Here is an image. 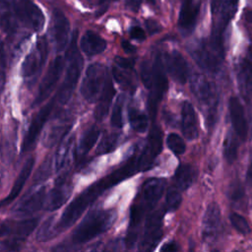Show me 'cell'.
Segmentation results:
<instances>
[{
	"mask_svg": "<svg viewBox=\"0 0 252 252\" xmlns=\"http://www.w3.org/2000/svg\"><path fill=\"white\" fill-rule=\"evenodd\" d=\"M181 191L177 189L175 186L169 188L166 192L165 203H164V211L173 212L177 210L181 204Z\"/></svg>",
	"mask_w": 252,
	"mask_h": 252,
	"instance_id": "cell-36",
	"label": "cell"
},
{
	"mask_svg": "<svg viewBox=\"0 0 252 252\" xmlns=\"http://www.w3.org/2000/svg\"><path fill=\"white\" fill-rule=\"evenodd\" d=\"M168 82L163 70L161 56L158 55L153 65V84L151 87V94L149 97V111L152 117H155L158 104L167 90Z\"/></svg>",
	"mask_w": 252,
	"mask_h": 252,
	"instance_id": "cell-9",
	"label": "cell"
},
{
	"mask_svg": "<svg viewBox=\"0 0 252 252\" xmlns=\"http://www.w3.org/2000/svg\"><path fill=\"white\" fill-rule=\"evenodd\" d=\"M141 80L147 89H151L153 84V66L148 61H144L141 66Z\"/></svg>",
	"mask_w": 252,
	"mask_h": 252,
	"instance_id": "cell-43",
	"label": "cell"
},
{
	"mask_svg": "<svg viewBox=\"0 0 252 252\" xmlns=\"http://www.w3.org/2000/svg\"><path fill=\"white\" fill-rule=\"evenodd\" d=\"M192 56L198 63V65L211 73L218 72L221 61L223 59L219 53H217L209 44V42H202L192 50Z\"/></svg>",
	"mask_w": 252,
	"mask_h": 252,
	"instance_id": "cell-18",
	"label": "cell"
},
{
	"mask_svg": "<svg viewBox=\"0 0 252 252\" xmlns=\"http://www.w3.org/2000/svg\"><path fill=\"white\" fill-rule=\"evenodd\" d=\"M18 21H21L27 28L39 32L45 23L44 15L41 9L32 0H13Z\"/></svg>",
	"mask_w": 252,
	"mask_h": 252,
	"instance_id": "cell-8",
	"label": "cell"
},
{
	"mask_svg": "<svg viewBox=\"0 0 252 252\" xmlns=\"http://www.w3.org/2000/svg\"><path fill=\"white\" fill-rule=\"evenodd\" d=\"M112 74H113L115 81L121 86V88H124L125 90H127L129 92L135 89L134 85L131 83L130 78L126 74H124L121 70H119L118 68H113Z\"/></svg>",
	"mask_w": 252,
	"mask_h": 252,
	"instance_id": "cell-42",
	"label": "cell"
},
{
	"mask_svg": "<svg viewBox=\"0 0 252 252\" xmlns=\"http://www.w3.org/2000/svg\"><path fill=\"white\" fill-rule=\"evenodd\" d=\"M72 192V185L68 173L61 174L55 181L53 189L48 194L46 210L52 212L58 210L69 198Z\"/></svg>",
	"mask_w": 252,
	"mask_h": 252,
	"instance_id": "cell-17",
	"label": "cell"
},
{
	"mask_svg": "<svg viewBox=\"0 0 252 252\" xmlns=\"http://www.w3.org/2000/svg\"><path fill=\"white\" fill-rule=\"evenodd\" d=\"M51 172V159L50 158H46L44 160V162L40 165V167L38 168L35 177L33 179V184L34 185H38L41 182H43L46 178L49 177Z\"/></svg>",
	"mask_w": 252,
	"mask_h": 252,
	"instance_id": "cell-41",
	"label": "cell"
},
{
	"mask_svg": "<svg viewBox=\"0 0 252 252\" xmlns=\"http://www.w3.org/2000/svg\"><path fill=\"white\" fill-rule=\"evenodd\" d=\"M9 233H11V227L4 222H0V236H5Z\"/></svg>",
	"mask_w": 252,
	"mask_h": 252,
	"instance_id": "cell-52",
	"label": "cell"
},
{
	"mask_svg": "<svg viewBox=\"0 0 252 252\" xmlns=\"http://www.w3.org/2000/svg\"><path fill=\"white\" fill-rule=\"evenodd\" d=\"M122 109H123V97L122 95L118 96V98L115 101V104L112 109L110 122L113 127L121 128L123 125V115H122Z\"/></svg>",
	"mask_w": 252,
	"mask_h": 252,
	"instance_id": "cell-39",
	"label": "cell"
},
{
	"mask_svg": "<svg viewBox=\"0 0 252 252\" xmlns=\"http://www.w3.org/2000/svg\"><path fill=\"white\" fill-rule=\"evenodd\" d=\"M145 25H146V28H147L148 32H149L151 34L157 33V32H158L161 30L160 25H159L156 20H153V19H148V20H146V21H145Z\"/></svg>",
	"mask_w": 252,
	"mask_h": 252,
	"instance_id": "cell-47",
	"label": "cell"
},
{
	"mask_svg": "<svg viewBox=\"0 0 252 252\" xmlns=\"http://www.w3.org/2000/svg\"><path fill=\"white\" fill-rule=\"evenodd\" d=\"M164 210H158L148 217L143 236L140 241V250L151 251L162 237V217Z\"/></svg>",
	"mask_w": 252,
	"mask_h": 252,
	"instance_id": "cell-12",
	"label": "cell"
},
{
	"mask_svg": "<svg viewBox=\"0 0 252 252\" xmlns=\"http://www.w3.org/2000/svg\"><path fill=\"white\" fill-rule=\"evenodd\" d=\"M44 201L45 190L39 189L19 205V207L16 209V214L18 216H27L32 214L42 208Z\"/></svg>",
	"mask_w": 252,
	"mask_h": 252,
	"instance_id": "cell-29",
	"label": "cell"
},
{
	"mask_svg": "<svg viewBox=\"0 0 252 252\" xmlns=\"http://www.w3.org/2000/svg\"><path fill=\"white\" fill-rule=\"evenodd\" d=\"M105 79V67L98 62L91 64L86 70L81 85V94L83 97L89 102L95 101L103 88Z\"/></svg>",
	"mask_w": 252,
	"mask_h": 252,
	"instance_id": "cell-7",
	"label": "cell"
},
{
	"mask_svg": "<svg viewBox=\"0 0 252 252\" xmlns=\"http://www.w3.org/2000/svg\"><path fill=\"white\" fill-rule=\"evenodd\" d=\"M162 149V132L157 126H153L144 151L137 158V170L145 171L152 167L155 159Z\"/></svg>",
	"mask_w": 252,
	"mask_h": 252,
	"instance_id": "cell-10",
	"label": "cell"
},
{
	"mask_svg": "<svg viewBox=\"0 0 252 252\" xmlns=\"http://www.w3.org/2000/svg\"><path fill=\"white\" fill-rule=\"evenodd\" d=\"M191 92L202 106L206 124L212 128L218 114L219 96L216 85L202 74H194L190 83Z\"/></svg>",
	"mask_w": 252,
	"mask_h": 252,
	"instance_id": "cell-4",
	"label": "cell"
},
{
	"mask_svg": "<svg viewBox=\"0 0 252 252\" xmlns=\"http://www.w3.org/2000/svg\"><path fill=\"white\" fill-rule=\"evenodd\" d=\"M115 63L122 70H132L133 67H134L135 61L133 59H130V58L116 56L115 57Z\"/></svg>",
	"mask_w": 252,
	"mask_h": 252,
	"instance_id": "cell-46",
	"label": "cell"
},
{
	"mask_svg": "<svg viewBox=\"0 0 252 252\" xmlns=\"http://www.w3.org/2000/svg\"><path fill=\"white\" fill-rule=\"evenodd\" d=\"M117 141H118L117 134L111 133V134L104 135L96 148V153L98 155H104L112 152L117 145Z\"/></svg>",
	"mask_w": 252,
	"mask_h": 252,
	"instance_id": "cell-37",
	"label": "cell"
},
{
	"mask_svg": "<svg viewBox=\"0 0 252 252\" xmlns=\"http://www.w3.org/2000/svg\"><path fill=\"white\" fill-rule=\"evenodd\" d=\"M165 189V181L161 178L148 179L135 202L130 209V224L126 236L127 248H132L137 240L136 227L140 224L144 217L150 213L161 198Z\"/></svg>",
	"mask_w": 252,
	"mask_h": 252,
	"instance_id": "cell-2",
	"label": "cell"
},
{
	"mask_svg": "<svg viewBox=\"0 0 252 252\" xmlns=\"http://www.w3.org/2000/svg\"><path fill=\"white\" fill-rule=\"evenodd\" d=\"M98 136L99 130L95 127H92L84 133L77 149V156L79 158H83L92 150V148L96 143Z\"/></svg>",
	"mask_w": 252,
	"mask_h": 252,
	"instance_id": "cell-31",
	"label": "cell"
},
{
	"mask_svg": "<svg viewBox=\"0 0 252 252\" xmlns=\"http://www.w3.org/2000/svg\"><path fill=\"white\" fill-rule=\"evenodd\" d=\"M130 36L136 40H144L146 38V33L142 28L135 26L130 30Z\"/></svg>",
	"mask_w": 252,
	"mask_h": 252,
	"instance_id": "cell-48",
	"label": "cell"
},
{
	"mask_svg": "<svg viewBox=\"0 0 252 252\" xmlns=\"http://www.w3.org/2000/svg\"><path fill=\"white\" fill-rule=\"evenodd\" d=\"M88 1L90 4L94 6H102L107 2V0H88Z\"/></svg>",
	"mask_w": 252,
	"mask_h": 252,
	"instance_id": "cell-54",
	"label": "cell"
},
{
	"mask_svg": "<svg viewBox=\"0 0 252 252\" xmlns=\"http://www.w3.org/2000/svg\"><path fill=\"white\" fill-rule=\"evenodd\" d=\"M201 8L198 0H181V8L178 17V27L184 33H189L194 29Z\"/></svg>",
	"mask_w": 252,
	"mask_h": 252,
	"instance_id": "cell-19",
	"label": "cell"
},
{
	"mask_svg": "<svg viewBox=\"0 0 252 252\" xmlns=\"http://www.w3.org/2000/svg\"><path fill=\"white\" fill-rule=\"evenodd\" d=\"M47 51V41L42 36L37 40L34 49L27 55L23 62L22 71L24 77H32L41 69L46 60Z\"/></svg>",
	"mask_w": 252,
	"mask_h": 252,
	"instance_id": "cell-16",
	"label": "cell"
},
{
	"mask_svg": "<svg viewBox=\"0 0 252 252\" xmlns=\"http://www.w3.org/2000/svg\"><path fill=\"white\" fill-rule=\"evenodd\" d=\"M129 122L132 128L139 133H144L148 128V117L140 109L136 107H129L128 111Z\"/></svg>",
	"mask_w": 252,
	"mask_h": 252,
	"instance_id": "cell-32",
	"label": "cell"
},
{
	"mask_svg": "<svg viewBox=\"0 0 252 252\" xmlns=\"http://www.w3.org/2000/svg\"><path fill=\"white\" fill-rule=\"evenodd\" d=\"M23 239L18 237L13 239H7L4 241H0V251H15L19 250Z\"/></svg>",
	"mask_w": 252,
	"mask_h": 252,
	"instance_id": "cell-45",
	"label": "cell"
},
{
	"mask_svg": "<svg viewBox=\"0 0 252 252\" xmlns=\"http://www.w3.org/2000/svg\"><path fill=\"white\" fill-rule=\"evenodd\" d=\"M37 222H38L37 219H29V220H20V221L16 222V224L14 225V229H12V230L18 238L24 240L36 227Z\"/></svg>",
	"mask_w": 252,
	"mask_h": 252,
	"instance_id": "cell-34",
	"label": "cell"
},
{
	"mask_svg": "<svg viewBox=\"0 0 252 252\" xmlns=\"http://www.w3.org/2000/svg\"><path fill=\"white\" fill-rule=\"evenodd\" d=\"M238 0H212L214 25L209 44L220 55L224 56L223 33L236 13Z\"/></svg>",
	"mask_w": 252,
	"mask_h": 252,
	"instance_id": "cell-5",
	"label": "cell"
},
{
	"mask_svg": "<svg viewBox=\"0 0 252 252\" xmlns=\"http://www.w3.org/2000/svg\"><path fill=\"white\" fill-rule=\"evenodd\" d=\"M246 19L248 22H252V11L246 12Z\"/></svg>",
	"mask_w": 252,
	"mask_h": 252,
	"instance_id": "cell-55",
	"label": "cell"
},
{
	"mask_svg": "<svg viewBox=\"0 0 252 252\" xmlns=\"http://www.w3.org/2000/svg\"><path fill=\"white\" fill-rule=\"evenodd\" d=\"M6 70H7L6 52H5L4 44L0 38V92H2L6 83Z\"/></svg>",
	"mask_w": 252,
	"mask_h": 252,
	"instance_id": "cell-44",
	"label": "cell"
},
{
	"mask_svg": "<svg viewBox=\"0 0 252 252\" xmlns=\"http://www.w3.org/2000/svg\"><path fill=\"white\" fill-rule=\"evenodd\" d=\"M136 170L137 158L135 156H132L131 158H129L128 161L123 164V166L86 188L64 210L60 219L56 222L57 231L60 232L61 230H64L74 224L85 210L92 205L105 190L133 175Z\"/></svg>",
	"mask_w": 252,
	"mask_h": 252,
	"instance_id": "cell-1",
	"label": "cell"
},
{
	"mask_svg": "<svg viewBox=\"0 0 252 252\" xmlns=\"http://www.w3.org/2000/svg\"><path fill=\"white\" fill-rule=\"evenodd\" d=\"M126 6L133 12H137L141 6L142 0H125Z\"/></svg>",
	"mask_w": 252,
	"mask_h": 252,
	"instance_id": "cell-49",
	"label": "cell"
},
{
	"mask_svg": "<svg viewBox=\"0 0 252 252\" xmlns=\"http://www.w3.org/2000/svg\"><path fill=\"white\" fill-rule=\"evenodd\" d=\"M177 250H178V245L174 241L167 242L161 247V251L163 252H174Z\"/></svg>",
	"mask_w": 252,
	"mask_h": 252,
	"instance_id": "cell-50",
	"label": "cell"
},
{
	"mask_svg": "<svg viewBox=\"0 0 252 252\" xmlns=\"http://www.w3.org/2000/svg\"><path fill=\"white\" fill-rule=\"evenodd\" d=\"M237 84L242 97L247 103H252V61L243 58L236 72Z\"/></svg>",
	"mask_w": 252,
	"mask_h": 252,
	"instance_id": "cell-22",
	"label": "cell"
},
{
	"mask_svg": "<svg viewBox=\"0 0 252 252\" xmlns=\"http://www.w3.org/2000/svg\"><path fill=\"white\" fill-rule=\"evenodd\" d=\"M229 115L233 129L241 141H245L248 135V124L243 105L236 96H231L228 102Z\"/></svg>",
	"mask_w": 252,
	"mask_h": 252,
	"instance_id": "cell-21",
	"label": "cell"
},
{
	"mask_svg": "<svg viewBox=\"0 0 252 252\" xmlns=\"http://www.w3.org/2000/svg\"><path fill=\"white\" fill-rule=\"evenodd\" d=\"M238 143L235 137L228 132L223 140V157L228 163H232L237 158Z\"/></svg>",
	"mask_w": 252,
	"mask_h": 252,
	"instance_id": "cell-33",
	"label": "cell"
},
{
	"mask_svg": "<svg viewBox=\"0 0 252 252\" xmlns=\"http://www.w3.org/2000/svg\"><path fill=\"white\" fill-rule=\"evenodd\" d=\"M164 65L171 78L179 83L185 84L188 78V65L183 55L174 50L164 55Z\"/></svg>",
	"mask_w": 252,
	"mask_h": 252,
	"instance_id": "cell-20",
	"label": "cell"
},
{
	"mask_svg": "<svg viewBox=\"0 0 252 252\" xmlns=\"http://www.w3.org/2000/svg\"><path fill=\"white\" fill-rule=\"evenodd\" d=\"M195 170L190 164H180L174 174V186L180 191L186 190L194 181Z\"/></svg>",
	"mask_w": 252,
	"mask_h": 252,
	"instance_id": "cell-30",
	"label": "cell"
},
{
	"mask_svg": "<svg viewBox=\"0 0 252 252\" xmlns=\"http://www.w3.org/2000/svg\"><path fill=\"white\" fill-rule=\"evenodd\" d=\"M221 227L220 210L218 204L211 203L208 205L202 222V238L210 244L213 243L219 236Z\"/></svg>",
	"mask_w": 252,
	"mask_h": 252,
	"instance_id": "cell-15",
	"label": "cell"
},
{
	"mask_svg": "<svg viewBox=\"0 0 252 252\" xmlns=\"http://www.w3.org/2000/svg\"><path fill=\"white\" fill-rule=\"evenodd\" d=\"M115 214L109 210H94L89 213L74 229L71 238L75 244L86 243L108 230L113 224Z\"/></svg>",
	"mask_w": 252,
	"mask_h": 252,
	"instance_id": "cell-3",
	"label": "cell"
},
{
	"mask_svg": "<svg viewBox=\"0 0 252 252\" xmlns=\"http://www.w3.org/2000/svg\"><path fill=\"white\" fill-rule=\"evenodd\" d=\"M64 64H65V61L62 56H56L52 60V62L50 63V65L47 69L46 74L44 75L43 79L41 80V82L39 84L36 97L32 103L33 106L38 105L39 103L43 102L50 95V94L54 90V88L62 74Z\"/></svg>",
	"mask_w": 252,
	"mask_h": 252,
	"instance_id": "cell-11",
	"label": "cell"
},
{
	"mask_svg": "<svg viewBox=\"0 0 252 252\" xmlns=\"http://www.w3.org/2000/svg\"><path fill=\"white\" fill-rule=\"evenodd\" d=\"M80 47L85 54L94 56L105 50L106 41L96 32L87 31L80 40Z\"/></svg>",
	"mask_w": 252,
	"mask_h": 252,
	"instance_id": "cell-26",
	"label": "cell"
},
{
	"mask_svg": "<svg viewBox=\"0 0 252 252\" xmlns=\"http://www.w3.org/2000/svg\"><path fill=\"white\" fill-rule=\"evenodd\" d=\"M112 1H116V0H112Z\"/></svg>",
	"mask_w": 252,
	"mask_h": 252,
	"instance_id": "cell-57",
	"label": "cell"
},
{
	"mask_svg": "<svg viewBox=\"0 0 252 252\" xmlns=\"http://www.w3.org/2000/svg\"><path fill=\"white\" fill-rule=\"evenodd\" d=\"M166 142H167L168 148L170 149V151L174 155L179 156V155H182L185 152V149H186L185 143H184L183 139L179 135H177L175 133L169 134L167 136Z\"/></svg>",
	"mask_w": 252,
	"mask_h": 252,
	"instance_id": "cell-38",
	"label": "cell"
},
{
	"mask_svg": "<svg viewBox=\"0 0 252 252\" xmlns=\"http://www.w3.org/2000/svg\"><path fill=\"white\" fill-rule=\"evenodd\" d=\"M121 46L126 53H134L136 51V47L127 40H123L121 42Z\"/></svg>",
	"mask_w": 252,
	"mask_h": 252,
	"instance_id": "cell-51",
	"label": "cell"
},
{
	"mask_svg": "<svg viewBox=\"0 0 252 252\" xmlns=\"http://www.w3.org/2000/svg\"><path fill=\"white\" fill-rule=\"evenodd\" d=\"M74 145H75V136H69L63 139L61 142L56 155H55V169L56 171L63 170L68 162L70 161V158L72 157V154L74 152Z\"/></svg>",
	"mask_w": 252,
	"mask_h": 252,
	"instance_id": "cell-28",
	"label": "cell"
},
{
	"mask_svg": "<svg viewBox=\"0 0 252 252\" xmlns=\"http://www.w3.org/2000/svg\"><path fill=\"white\" fill-rule=\"evenodd\" d=\"M114 93H115V90H114L112 81L109 77L106 76L103 88L98 95V98H97L98 101L94 110V116L97 120L103 119V117L107 114L114 96Z\"/></svg>",
	"mask_w": 252,
	"mask_h": 252,
	"instance_id": "cell-27",
	"label": "cell"
},
{
	"mask_svg": "<svg viewBox=\"0 0 252 252\" xmlns=\"http://www.w3.org/2000/svg\"><path fill=\"white\" fill-rule=\"evenodd\" d=\"M147 2L150 4V5H152V6H156V4H157V0H147Z\"/></svg>",
	"mask_w": 252,
	"mask_h": 252,
	"instance_id": "cell-56",
	"label": "cell"
},
{
	"mask_svg": "<svg viewBox=\"0 0 252 252\" xmlns=\"http://www.w3.org/2000/svg\"><path fill=\"white\" fill-rule=\"evenodd\" d=\"M77 31L74 32L69 47L66 51L67 69L64 77V81L58 91L57 100L61 104H65L71 98L72 94L78 84L79 77L81 75L83 67V58L79 52L77 45Z\"/></svg>",
	"mask_w": 252,
	"mask_h": 252,
	"instance_id": "cell-6",
	"label": "cell"
},
{
	"mask_svg": "<svg viewBox=\"0 0 252 252\" xmlns=\"http://www.w3.org/2000/svg\"><path fill=\"white\" fill-rule=\"evenodd\" d=\"M181 129L188 140H194L198 136V121L195 109L191 102L184 101L181 108Z\"/></svg>",
	"mask_w": 252,
	"mask_h": 252,
	"instance_id": "cell-23",
	"label": "cell"
},
{
	"mask_svg": "<svg viewBox=\"0 0 252 252\" xmlns=\"http://www.w3.org/2000/svg\"><path fill=\"white\" fill-rule=\"evenodd\" d=\"M55 97H53L50 101H48L44 106L40 108V110L33 116L29 129L26 133V136L23 139L22 145H21V151L23 153H26L30 150V148L34 144L37 136L39 135L40 131L42 130L44 124L47 122L54 104H55Z\"/></svg>",
	"mask_w": 252,
	"mask_h": 252,
	"instance_id": "cell-13",
	"label": "cell"
},
{
	"mask_svg": "<svg viewBox=\"0 0 252 252\" xmlns=\"http://www.w3.org/2000/svg\"><path fill=\"white\" fill-rule=\"evenodd\" d=\"M57 233L58 231L56 229V223L54 222V217H50L39 227L36 234V239L38 241H47L54 237Z\"/></svg>",
	"mask_w": 252,
	"mask_h": 252,
	"instance_id": "cell-35",
	"label": "cell"
},
{
	"mask_svg": "<svg viewBox=\"0 0 252 252\" xmlns=\"http://www.w3.org/2000/svg\"><path fill=\"white\" fill-rule=\"evenodd\" d=\"M69 20L61 10L54 9L51 15L50 34L53 45L57 51H62L66 48L69 40Z\"/></svg>",
	"mask_w": 252,
	"mask_h": 252,
	"instance_id": "cell-14",
	"label": "cell"
},
{
	"mask_svg": "<svg viewBox=\"0 0 252 252\" xmlns=\"http://www.w3.org/2000/svg\"><path fill=\"white\" fill-rule=\"evenodd\" d=\"M34 165V158H30L25 163H24V166L22 167L18 177L16 178L12 188H11V191L10 193L7 195V197L5 199H3L2 201H0V208H3L7 205H9L10 203H12L18 196L19 194L21 193L24 185L26 184L27 180L29 179L30 175L32 174V167Z\"/></svg>",
	"mask_w": 252,
	"mask_h": 252,
	"instance_id": "cell-24",
	"label": "cell"
},
{
	"mask_svg": "<svg viewBox=\"0 0 252 252\" xmlns=\"http://www.w3.org/2000/svg\"><path fill=\"white\" fill-rule=\"evenodd\" d=\"M229 219H230L231 224L238 232L242 234H247L250 232V225L243 216L233 213L230 215Z\"/></svg>",
	"mask_w": 252,
	"mask_h": 252,
	"instance_id": "cell-40",
	"label": "cell"
},
{
	"mask_svg": "<svg viewBox=\"0 0 252 252\" xmlns=\"http://www.w3.org/2000/svg\"><path fill=\"white\" fill-rule=\"evenodd\" d=\"M246 178H247V182L249 183L250 186H252V159L250 162V165L247 169V174H246Z\"/></svg>",
	"mask_w": 252,
	"mask_h": 252,
	"instance_id": "cell-53",
	"label": "cell"
},
{
	"mask_svg": "<svg viewBox=\"0 0 252 252\" xmlns=\"http://www.w3.org/2000/svg\"><path fill=\"white\" fill-rule=\"evenodd\" d=\"M18 19L11 2L0 0V29L7 35H14L17 32Z\"/></svg>",
	"mask_w": 252,
	"mask_h": 252,
	"instance_id": "cell-25",
	"label": "cell"
}]
</instances>
